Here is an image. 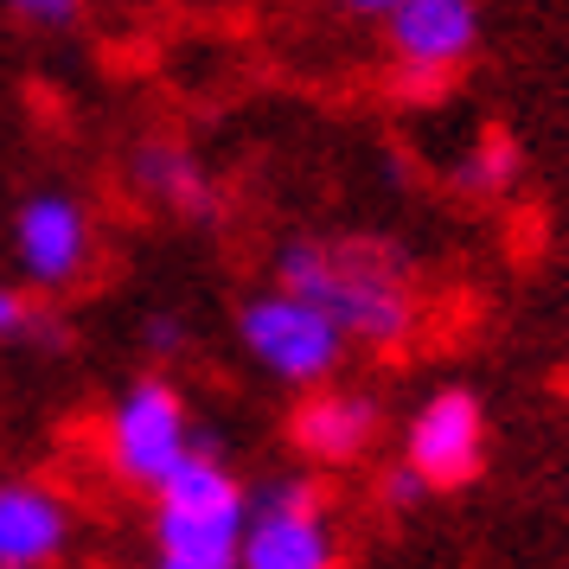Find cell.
Returning <instances> with one entry per match:
<instances>
[{
  "label": "cell",
  "mask_w": 569,
  "mask_h": 569,
  "mask_svg": "<svg viewBox=\"0 0 569 569\" xmlns=\"http://www.w3.org/2000/svg\"><path fill=\"white\" fill-rule=\"evenodd\" d=\"M282 295L308 301L313 313H327L339 327V339L359 333L371 346L403 339L416 320L410 276L378 243H295L282 257Z\"/></svg>",
  "instance_id": "6da1fadb"
},
{
  "label": "cell",
  "mask_w": 569,
  "mask_h": 569,
  "mask_svg": "<svg viewBox=\"0 0 569 569\" xmlns=\"http://www.w3.org/2000/svg\"><path fill=\"white\" fill-rule=\"evenodd\" d=\"M154 492H160V518H154L160 569H237L250 492L237 487L231 467L206 448H192Z\"/></svg>",
  "instance_id": "7a4b0ae2"
},
{
  "label": "cell",
  "mask_w": 569,
  "mask_h": 569,
  "mask_svg": "<svg viewBox=\"0 0 569 569\" xmlns=\"http://www.w3.org/2000/svg\"><path fill=\"white\" fill-rule=\"evenodd\" d=\"M109 455L129 473L134 487H160L173 467L192 455V422H186V403L167 385H134L116 416H109Z\"/></svg>",
  "instance_id": "5b68a950"
},
{
  "label": "cell",
  "mask_w": 569,
  "mask_h": 569,
  "mask_svg": "<svg viewBox=\"0 0 569 569\" xmlns=\"http://www.w3.org/2000/svg\"><path fill=\"white\" fill-rule=\"evenodd\" d=\"M346 7H352V13H397L403 0H346Z\"/></svg>",
  "instance_id": "9a60e30c"
},
{
  "label": "cell",
  "mask_w": 569,
  "mask_h": 569,
  "mask_svg": "<svg viewBox=\"0 0 569 569\" xmlns=\"http://www.w3.org/2000/svg\"><path fill=\"white\" fill-rule=\"evenodd\" d=\"M20 333H32L27 295H20V288H0V339H20Z\"/></svg>",
  "instance_id": "4fadbf2b"
},
{
  "label": "cell",
  "mask_w": 569,
  "mask_h": 569,
  "mask_svg": "<svg viewBox=\"0 0 569 569\" xmlns=\"http://www.w3.org/2000/svg\"><path fill=\"white\" fill-rule=\"evenodd\" d=\"M64 506L46 487H0V569H39L64 550Z\"/></svg>",
  "instance_id": "9c48e42d"
},
{
  "label": "cell",
  "mask_w": 569,
  "mask_h": 569,
  "mask_svg": "<svg viewBox=\"0 0 569 569\" xmlns=\"http://www.w3.org/2000/svg\"><path fill=\"white\" fill-rule=\"evenodd\" d=\"M13 237H20V262H27L32 282H71L83 269V257H90V218H83L71 199H58V192H46V199H32L27 211H20V224H13Z\"/></svg>",
  "instance_id": "ba28073f"
},
{
  "label": "cell",
  "mask_w": 569,
  "mask_h": 569,
  "mask_svg": "<svg viewBox=\"0 0 569 569\" xmlns=\"http://www.w3.org/2000/svg\"><path fill=\"white\" fill-rule=\"evenodd\" d=\"M473 167H480V173H467L473 186H499L506 173H512V148H506V141H487V148L473 154Z\"/></svg>",
  "instance_id": "7c38bea8"
},
{
  "label": "cell",
  "mask_w": 569,
  "mask_h": 569,
  "mask_svg": "<svg viewBox=\"0 0 569 569\" xmlns=\"http://www.w3.org/2000/svg\"><path fill=\"white\" fill-rule=\"evenodd\" d=\"M371 429H378V410L365 397H352V390H327V397H313L308 410L295 416V441L313 461H359Z\"/></svg>",
  "instance_id": "30bf717a"
},
{
  "label": "cell",
  "mask_w": 569,
  "mask_h": 569,
  "mask_svg": "<svg viewBox=\"0 0 569 569\" xmlns=\"http://www.w3.org/2000/svg\"><path fill=\"white\" fill-rule=\"evenodd\" d=\"M333 525L327 506L308 480H276L257 492V506L243 512V550L237 569H333Z\"/></svg>",
  "instance_id": "3957f363"
},
{
  "label": "cell",
  "mask_w": 569,
  "mask_h": 569,
  "mask_svg": "<svg viewBox=\"0 0 569 569\" xmlns=\"http://www.w3.org/2000/svg\"><path fill=\"white\" fill-rule=\"evenodd\" d=\"M20 13H32V20H52V27H64L71 13H78V0H13Z\"/></svg>",
  "instance_id": "5bb4252c"
},
{
  "label": "cell",
  "mask_w": 569,
  "mask_h": 569,
  "mask_svg": "<svg viewBox=\"0 0 569 569\" xmlns=\"http://www.w3.org/2000/svg\"><path fill=\"white\" fill-rule=\"evenodd\" d=\"M243 346L257 352L276 378L288 385H313V378H327L346 352V339L327 313H313L308 301H295V295H257L250 308H243Z\"/></svg>",
  "instance_id": "277c9868"
},
{
  "label": "cell",
  "mask_w": 569,
  "mask_h": 569,
  "mask_svg": "<svg viewBox=\"0 0 569 569\" xmlns=\"http://www.w3.org/2000/svg\"><path fill=\"white\" fill-rule=\"evenodd\" d=\"M141 186L154 192L160 206H173V211H199L211 199L206 192V167H192L180 148H141Z\"/></svg>",
  "instance_id": "8fae6325"
},
{
  "label": "cell",
  "mask_w": 569,
  "mask_h": 569,
  "mask_svg": "<svg viewBox=\"0 0 569 569\" xmlns=\"http://www.w3.org/2000/svg\"><path fill=\"white\" fill-rule=\"evenodd\" d=\"M473 32H480V13L473 0H403L390 13V46L397 58L422 71V78H441L455 71L467 52H473Z\"/></svg>",
  "instance_id": "52a82bcc"
},
{
  "label": "cell",
  "mask_w": 569,
  "mask_h": 569,
  "mask_svg": "<svg viewBox=\"0 0 569 569\" xmlns=\"http://www.w3.org/2000/svg\"><path fill=\"white\" fill-rule=\"evenodd\" d=\"M487 455V416L473 403V390H436L410 422V473L416 487H461L480 473Z\"/></svg>",
  "instance_id": "8992f818"
}]
</instances>
